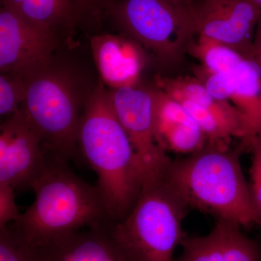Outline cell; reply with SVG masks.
<instances>
[{"mask_svg": "<svg viewBox=\"0 0 261 261\" xmlns=\"http://www.w3.org/2000/svg\"><path fill=\"white\" fill-rule=\"evenodd\" d=\"M77 146L97 173V187L110 219L118 222L132 210L144 185L138 156L111 102L110 91L98 82L81 117Z\"/></svg>", "mask_w": 261, "mask_h": 261, "instance_id": "obj_1", "label": "cell"}, {"mask_svg": "<svg viewBox=\"0 0 261 261\" xmlns=\"http://www.w3.org/2000/svg\"><path fill=\"white\" fill-rule=\"evenodd\" d=\"M31 189L34 202L10 228L33 247L112 221L98 187L79 177L64 160L47 154Z\"/></svg>", "mask_w": 261, "mask_h": 261, "instance_id": "obj_2", "label": "cell"}, {"mask_svg": "<svg viewBox=\"0 0 261 261\" xmlns=\"http://www.w3.org/2000/svg\"><path fill=\"white\" fill-rule=\"evenodd\" d=\"M244 149L207 144L172 161L165 178L189 207L240 227L260 224L240 163Z\"/></svg>", "mask_w": 261, "mask_h": 261, "instance_id": "obj_3", "label": "cell"}, {"mask_svg": "<svg viewBox=\"0 0 261 261\" xmlns=\"http://www.w3.org/2000/svg\"><path fill=\"white\" fill-rule=\"evenodd\" d=\"M27 78L20 111L40 137L47 154L65 161L73 159L78 150L81 117L93 89L84 92L75 73L57 64L55 57Z\"/></svg>", "mask_w": 261, "mask_h": 261, "instance_id": "obj_4", "label": "cell"}, {"mask_svg": "<svg viewBox=\"0 0 261 261\" xmlns=\"http://www.w3.org/2000/svg\"><path fill=\"white\" fill-rule=\"evenodd\" d=\"M190 208L164 177L145 184L126 216L113 222L115 233L137 261H174L186 234Z\"/></svg>", "mask_w": 261, "mask_h": 261, "instance_id": "obj_5", "label": "cell"}, {"mask_svg": "<svg viewBox=\"0 0 261 261\" xmlns=\"http://www.w3.org/2000/svg\"><path fill=\"white\" fill-rule=\"evenodd\" d=\"M106 12L126 37L166 64L181 61L197 36L195 5L167 0H113Z\"/></svg>", "mask_w": 261, "mask_h": 261, "instance_id": "obj_6", "label": "cell"}, {"mask_svg": "<svg viewBox=\"0 0 261 261\" xmlns=\"http://www.w3.org/2000/svg\"><path fill=\"white\" fill-rule=\"evenodd\" d=\"M110 94L117 118L138 156L144 185L164 177L172 160L154 135L156 87H122L111 89Z\"/></svg>", "mask_w": 261, "mask_h": 261, "instance_id": "obj_7", "label": "cell"}, {"mask_svg": "<svg viewBox=\"0 0 261 261\" xmlns=\"http://www.w3.org/2000/svg\"><path fill=\"white\" fill-rule=\"evenodd\" d=\"M61 39L13 10L0 9L1 73L29 75L53 61Z\"/></svg>", "mask_w": 261, "mask_h": 261, "instance_id": "obj_8", "label": "cell"}, {"mask_svg": "<svg viewBox=\"0 0 261 261\" xmlns=\"http://www.w3.org/2000/svg\"><path fill=\"white\" fill-rule=\"evenodd\" d=\"M47 161L40 137L20 109L6 118L0 128V185L31 189Z\"/></svg>", "mask_w": 261, "mask_h": 261, "instance_id": "obj_9", "label": "cell"}, {"mask_svg": "<svg viewBox=\"0 0 261 261\" xmlns=\"http://www.w3.org/2000/svg\"><path fill=\"white\" fill-rule=\"evenodd\" d=\"M196 31L252 58L261 10L252 0H202L195 5Z\"/></svg>", "mask_w": 261, "mask_h": 261, "instance_id": "obj_10", "label": "cell"}, {"mask_svg": "<svg viewBox=\"0 0 261 261\" xmlns=\"http://www.w3.org/2000/svg\"><path fill=\"white\" fill-rule=\"evenodd\" d=\"M38 249L44 261H137L117 237L111 221L75 231Z\"/></svg>", "mask_w": 261, "mask_h": 261, "instance_id": "obj_11", "label": "cell"}, {"mask_svg": "<svg viewBox=\"0 0 261 261\" xmlns=\"http://www.w3.org/2000/svg\"><path fill=\"white\" fill-rule=\"evenodd\" d=\"M101 82L112 89L138 85L145 65L143 48L125 36L106 34L90 40Z\"/></svg>", "mask_w": 261, "mask_h": 261, "instance_id": "obj_12", "label": "cell"}, {"mask_svg": "<svg viewBox=\"0 0 261 261\" xmlns=\"http://www.w3.org/2000/svg\"><path fill=\"white\" fill-rule=\"evenodd\" d=\"M154 135L166 152L189 155L207 145L203 132L181 103L158 87Z\"/></svg>", "mask_w": 261, "mask_h": 261, "instance_id": "obj_13", "label": "cell"}, {"mask_svg": "<svg viewBox=\"0 0 261 261\" xmlns=\"http://www.w3.org/2000/svg\"><path fill=\"white\" fill-rule=\"evenodd\" d=\"M227 100L243 117L246 146L261 136V72L252 58H245L230 72Z\"/></svg>", "mask_w": 261, "mask_h": 261, "instance_id": "obj_14", "label": "cell"}, {"mask_svg": "<svg viewBox=\"0 0 261 261\" xmlns=\"http://www.w3.org/2000/svg\"><path fill=\"white\" fill-rule=\"evenodd\" d=\"M154 86L172 97L185 98L208 110L233 130L236 138L246 140L245 123L237 108L229 102L214 97L196 77L159 75L154 78Z\"/></svg>", "mask_w": 261, "mask_h": 261, "instance_id": "obj_15", "label": "cell"}, {"mask_svg": "<svg viewBox=\"0 0 261 261\" xmlns=\"http://www.w3.org/2000/svg\"><path fill=\"white\" fill-rule=\"evenodd\" d=\"M1 4L61 40L71 34L81 21L75 0H1Z\"/></svg>", "mask_w": 261, "mask_h": 261, "instance_id": "obj_16", "label": "cell"}, {"mask_svg": "<svg viewBox=\"0 0 261 261\" xmlns=\"http://www.w3.org/2000/svg\"><path fill=\"white\" fill-rule=\"evenodd\" d=\"M187 53L198 60L202 69L211 73L231 71L247 58L224 43L202 35L192 39Z\"/></svg>", "mask_w": 261, "mask_h": 261, "instance_id": "obj_17", "label": "cell"}, {"mask_svg": "<svg viewBox=\"0 0 261 261\" xmlns=\"http://www.w3.org/2000/svg\"><path fill=\"white\" fill-rule=\"evenodd\" d=\"M231 224L232 223L217 220L207 234L186 235L181 243V255L174 261H222Z\"/></svg>", "mask_w": 261, "mask_h": 261, "instance_id": "obj_18", "label": "cell"}, {"mask_svg": "<svg viewBox=\"0 0 261 261\" xmlns=\"http://www.w3.org/2000/svg\"><path fill=\"white\" fill-rule=\"evenodd\" d=\"M28 80L23 75L1 73L0 75V114L8 118L19 111L27 94Z\"/></svg>", "mask_w": 261, "mask_h": 261, "instance_id": "obj_19", "label": "cell"}, {"mask_svg": "<svg viewBox=\"0 0 261 261\" xmlns=\"http://www.w3.org/2000/svg\"><path fill=\"white\" fill-rule=\"evenodd\" d=\"M240 226L231 224L222 261H261V246L242 231Z\"/></svg>", "mask_w": 261, "mask_h": 261, "instance_id": "obj_20", "label": "cell"}, {"mask_svg": "<svg viewBox=\"0 0 261 261\" xmlns=\"http://www.w3.org/2000/svg\"><path fill=\"white\" fill-rule=\"evenodd\" d=\"M0 261H44L39 249L25 243L11 228L0 229Z\"/></svg>", "mask_w": 261, "mask_h": 261, "instance_id": "obj_21", "label": "cell"}, {"mask_svg": "<svg viewBox=\"0 0 261 261\" xmlns=\"http://www.w3.org/2000/svg\"><path fill=\"white\" fill-rule=\"evenodd\" d=\"M251 151V166L250 169V195L252 203L261 224V136L255 137L247 145Z\"/></svg>", "mask_w": 261, "mask_h": 261, "instance_id": "obj_22", "label": "cell"}, {"mask_svg": "<svg viewBox=\"0 0 261 261\" xmlns=\"http://www.w3.org/2000/svg\"><path fill=\"white\" fill-rule=\"evenodd\" d=\"M20 216L15 202V189L0 185V229L8 227L10 223L16 222Z\"/></svg>", "mask_w": 261, "mask_h": 261, "instance_id": "obj_23", "label": "cell"}, {"mask_svg": "<svg viewBox=\"0 0 261 261\" xmlns=\"http://www.w3.org/2000/svg\"><path fill=\"white\" fill-rule=\"evenodd\" d=\"M81 15V21L86 18H98L106 11L113 0H75Z\"/></svg>", "mask_w": 261, "mask_h": 261, "instance_id": "obj_24", "label": "cell"}, {"mask_svg": "<svg viewBox=\"0 0 261 261\" xmlns=\"http://www.w3.org/2000/svg\"><path fill=\"white\" fill-rule=\"evenodd\" d=\"M252 58L256 63L261 72V19L254 37Z\"/></svg>", "mask_w": 261, "mask_h": 261, "instance_id": "obj_25", "label": "cell"}, {"mask_svg": "<svg viewBox=\"0 0 261 261\" xmlns=\"http://www.w3.org/2000/svg\"><path fill=\"white\" fill-rule=\"evenodd\" d=\"M169 3H172L173 5H179L185 3L187 0H167Z\"/></svg>", "mask_w": 261, "mask_h": 261, "instance_id": "obj_26", "label": "cell"}, {"mask_svg": "<svg viewBox=\"0 0 261 261\" xmlns=\"http://www.w3.org/2000/svg\"><path fill=\"white\" fill-rule=\"evenodd\" d=\"M252 1L261 10V0H252Z\"/></svg>", "mask_w": 261, "mask_h": 261, "instance_id": "obj_27", "label": "cell"}]
</instances>
